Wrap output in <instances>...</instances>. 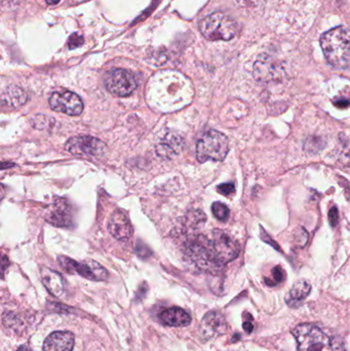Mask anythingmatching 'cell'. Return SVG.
<instances>
[{
  "mask_svg": "<svg viewBox=\"0 0 350 351\" xmlns=\"http://www.w3.org/2000/svg\"><path fill=\"white\" fill-rule=\"evenodd\" d=\"M320 45L327 61L336 68L350 67V30L336 27L320 37Z\"/></svg>",
  "mask_w": 350,
  "mask_h": 351,
  "instance_id": "1",
  "label": "cell"
},
{
  "mask_svg": "<svg viewBox=\"0 0 350 351\" xmlns=\"http://www.w3.org/2000/svg\"><path fill=\"white\" fill-rule=\"evenodd\" d=\"M186 254L193 264L203 271L217 273L223 268L217 260L210 236L198 235L189 242Z\"/></svg>",
  "mask_w": 350,
  "mask_h": 351,
  "instance_id": "2",
  "label": "cell"
},
{
  "mask_svg": "<svg viewBox=\"0 0 350 351\" xmlns=\"http://www.w3.org/2000/svg\"><path fill=\"white\" fill-rule=\"evenodd\" d=\"M292 333L297 341L298 351H335V341L314 324H299Z\"/></svg>",
  "mask_w": 350,
  "mask_h": 351,
  "instance_id": "3",
  "label": "cell"
},
{
  "mask_svg": "<svg viewBox=\"0 0 350 351\" xmlns=\"http://www.w3.org/2000/svg\"><path fill=\"white\" fill-rule=\"evenodd\" d=\"M202 34L209 40H230L237 32L236 22L224 13H214L199 23Z\"/></svg>",
  "mask_w": 350,
  "mask_h": 351,
  "instance_id": "4",
  "label": "cell"
},
{
  "mask_svg": "<svg viewBox=\"0 0 350 351\" xmlns=\"http://www.w3.org/2000/svg\"><path fill=\"white\" fill-rule=\"evenodd\" d=\"M229 150L227 137L218 131H208L205 133L196 144V157L199 162L208 160L221 161Z\"/></svg>",
  "mask_w": 350,
  "mask_h": 351,
  "instance_id": "5",
  "label": "cell"
},
{
  "mask_svg": "<svg viewBox=\"0 0 350 351\" xmlns=\"http://www.w3.org/2000/svg\"><path fill=\"white\" fill-rule=\"evenodd\" d=\"M59 264L68 273H77L78 275L94 282H102L108 278L107 270L94 260H86L83 262H76L68 257L60 256L58 258Z\"/></svg>",
  "mask_w": 350,
  "mask_h": 351,
  "instance_id": "6",
  "label": "cell"
},
{
  "mask_svg": "<svg viewBox=\"0 0 350 351\" xmlns=\"http://www.w3.org/2000/svg\"><path fill=\"white\" fill-rule=\"evenodd\" d=\"M105 85L107 90L117 97L132 95L138 86L135 75L124 69H113L106 74Z\"/></svg>",
  "mask_w": 350,
  "mask_h": 351,
  "instance_id": "7",
  "label": "cell"
},
{
  "mask_svg": "<svg viewBox=\"0 0 350 351\" xmlns=\"http://www.w3.org/2000/svg\"><path fill=\"white\" fill-rule=\"evenodd\" d=\"M66 150L73 155L102 157L107 152L106 144L91 136H76L70 138L65 145Z\"/></svg>",
  "mask_w": 350,
  "mask_h": 351,
  "instance_id": "8",
  "label": "cell"
},
{
  "mask_svg": "<svg viewBox=\"0 0 350 351\" xmlns=\"http://www.w3.org/2000/svg\"><path fill=\"white\" fill-rule=\"evenodd\" d=\"M209 236L211 238L217 260L223 267L238 256L239 245L224 231L214 230Z\"/></svg>",
  "mask_w": 350,
  "mask_h": 351,
  "instance_id": "9",
  "label": "cell"
},
{
  "mask_svg": "<svg viewBox=\"0 0 350 351\" xmlns=\"http://www.w3.org/2000/svg\"><path fill=\"white\" fill-rule=\"evenodd\" d=\"M49 106L54 111L71 116L80 115L83 111V102L80 97L69 91L55 92L49 98Z\"/></svg>",
  "mask_w": 350,
  "mask_h": 351,
  "instance_id": "10",
  "label": "cell"
},
{
  "mask_svg": "<svg viewBox=\"0 0 350 351\" xmlns=\"http://www.w3.org/2000/svg\"><path fill=\"white\" fill-rule=\"evenodd\" d=\"M45 220L57 227H70L73 224L71 208L67 200L59 198L46 210Z\"/></svg>",
  "mask_w": 350,
  "mask_h": 351,
  "instance_id": "11",
  "label": "cell"
},
{
  "mask_svg": "<svg viewBox=\"0 0 350 351\" xmlns=\"http://www.w3.org/2000/svg\"><path fill=\"white\" fill-rule=\"evenodd\" d=\"M227 331V323L224 316L217 311L207 313L201 323L199 333L205 340L223 335Z\"/></svg>",
  "mask_w": 350,
  "mask_h": 351,
  "instance_id": "12",
  "label": "cell"
},
{
  "mask_svg": "<svg viewBox=\"0 0 350 351\" xmlns=\"http://www.w3.org/2000/svg\"><path fill=\"white\" fill-rule=\"evenodd\" d=\"M282 74V69L268 57H261L254 66V76L260 82L276 80Z\"/></svg>",
  "mask_w": 350,
  "mask_h": 351,
  "instance_id": "13",
  "label": "cell"
},
{
  "mask_svg": "<svg viewBox=\"0 0 350 351\" xmlns=\"http://www.w3.org/2000/svg\"><path fill=\"white\" fill-rule=\"evenodd\" d=\"M108 230L110 234L118 240H128L132 235V225L127 217L120 211L114 212L108 221Z\"/></svg>",
  "mask_w": 350,
  "mask_h": 351,
  "instance_id": "14",
  "label": "cell"
},
{
  "mask_svg": "<svg viewBox=\"0 0 350 351\" xmlns=\"http://www.w3.org/2000/svg\"><path fill=\"white\" fill-rule=\"evenodd\" d=\"M184 140L174 133H167L163 139L156 145V153L163 158H171L178 155L184 148Z\"/></svg>",
  "mask_w": 350,
  "mask_h": 351,
  "instance_id": "15",
  "label": "cell"
},
{
  "mask_svg": "<svg viewBox=\"0 0 350 351\" xmlns=\"http://www.w3.org/2000/svg\"><path fill=\"white\" fill-rule=\"evenodd\" d=\"M74 335L71 332L59 331L51 334L43 343V351H72Z\"/></svg>",
  "mask_w": 350,
  "mask_h": 351,
  "instance_id": "16",
  "label": "cell"
},
{
  "mask_svg": "<svg viewBox=\"0 0 350 351\" xmlns=\"http://www.w3.org/2000/svg\"><path fill=\"white\" fill-rule=\"evenodd\" d=\"M160 320L167 327H186L191 322V316L182 308L170 307L163 310L159 315Z\"/></svg>",
  "mask_w": 350,
  "mask_h": 351,
  "instance_id": "17",
  "label": "cell"
},
{
  "mask_svg": "<svg viewBox=\"0 0 350 351\" xmlns=\"http://www.w3.org/2000/svg\"><path fill=\"white\" fill-rule=\"evenodd\" d=\"M41 281L46 290L55 297H61L64 293V280L62 275L49 268H41Z\"/></svg>",
  "mask_w": 350,
  "mask_h": 351,
  "instance_id": "18",
  "label": "cell"
},
{
  "mask_svg": "<svg viewBox=\"0 0 350 351\" xmlns=\"http://www.w3.org/2000/svg\"><path fill=\"white\" fill-rule=\"evenodd\" d=\"M311 291V286L306 281H300L296 283L286 297L287 304L292 308L300 307L305 299L308 297Z\"/></svg>",
  "mask_w": 350,
  "mask_h": 351,
  "instance_id": "19",
  "label": "cell"
},
{
  "mask_svg": "<svg viewBox=\"0 0 350 351\" xmlns=\"http://www.w3.org/2000/svg\"><path fill=\"white\" fill-rule=\"evenodd\" d=\"M27 95L18 86H9L3 93V103L12 107H20L26 103Z\"/></svg>",
  "mask_w": 350,
  "mask_h": 351,
  "instance_id": "20",
  "label": "cell"
},
{
  "mask_svg": "<svg viewBox=\"0 0 350 351\" xmlns=\"http://www.w3.org/2000/svg\"><path fill=\"white\" fill-rule=\"evenodd\" d=\"M212 212L214 216L220 221H226L229 217V209L222 203H214L212 206Z\"/></svg>",
  "mask_w": 350,
  "mask_h": 351,
  "instance_id": "21",
  "label": "cell"
},
{
  "mask_svg": "<svg viewBox=\"0 0 350 351\" xmlns=\"http://www.w3.org/2000/svg\"><path fill=\"white\" fill-rule=\"evenodd\" d=\"M284 278H285V272L284 270L282 269V267L280 266H277L272 269V277L271 279H267L266 280V284L270 287L272 286H277L279 285L280 283H282L284 281Z\"/></svg>",
  "mask_w": 350,
  "mask_h": 351,
  "instance_id": "22",
  "label": "cell"
},
{
  "mask_svg": "<svg viewBox=\"0 0 350 351\" xmlns=\"http://www.w3.org/2000/svg\"><path fill=\"white\" fill-rule=\"evenodd\" d=\"M82 44H83V37L81 35H79L78 33L72 34L68 40V46L71 49L77 48V47L81 46Z\"/></svg>",
  "mask_w": 350,
  "mask_h": 351,
  "instance_id": "23",
  "label": "cell"
},
{
  "mask_svg": "<svg viewBox=\"0 0 350 351\" xmlns=\"http://www.w3.org/2000/svg\"><path fill=\"white\" fill-rule=\"evenodd\" d=\"M218 192L223 194V195H230L235 192V187L232 183H224L218 186L217 188Z\"/></svg>",
  "mask_w": 350,
  "mask_h": 351,
  "instance_id": "24",
  "label": "cell"
},
{
  "mask_svg": "<svg viewBox=\"0 0 350 351\" xmlns=\"http://www.w3.org/2000/svg\"><path fill=\"white\" fill-rule=\"evenodd\" d=\"M329 221H330V224L332 226H336L339 222V213H338V210L336 207H333L331 210H330V213H329Z\"/></svg>",
  "mask_w": 350,
  "mask_h": 351,
  "instance_id": "25",
  "label": "cell"
},
{
  "mask_svg": "<svg viewBox=\"0 0 350 351\" xmlns=\"http://www.w3.org/2000/svg\"><path fill=\"white\" fill-rule=\"evenodd\" d=\"M350 104V100L349 99H345V98H338L334 101V105L338 108H341V109H344V108H347Z\"/></svg>",
  "mask_w": 350,
  "mask_h": 351,
  "instance_id": "26",
  "label": "cell"
},
{
  "mask_svg": "<svg viewBox=\"0 0 350 351\" xmlns=\"http://www.w3.org/2000/svg\"><path fill=\"white\" fill-rule=\"evenodd\" d=\"M243 329H244V331L246 333H251L253 331V325L251 323H248V322H244L243 323Z\"/></svg>",
  "mask_w": 350,
  "mask_h": 351,
  "instance_id": "27",
  "label": "cell"
},
{
  "mask_svg": "<svg viewBox=\"0 0 350 351\" xmlns=\"http://www.w3.org/2000/svg\"><path fill=\"white\" fill-rule=\"evenodd\" d=\"M60 2V0H45V3L49 6H54V5H57L58 3Z\"/></svg>",
  "mask_w": 350,
  "mask_h": 351,
  "instance_id": "28",
  "label": "cell"
},
{
  "mask_svg": "<svg viewBox=\"0 0 350 351\" xmlns=\"http://www.w3.org/2000/svg\"><path fill=\"white\" fill-rule=\"evenodd\" d=\"M17 351H31L28 347H25V346H22V347H20Z\"/></svg>",
  "mask_w": 350,
  "mask_h": 351,
  "instance_id": "29",
  "label": "cell"
}]
</instances>
